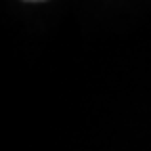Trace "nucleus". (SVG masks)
<instances>
[{
  "label": "nucleus",
  "instance_id": "f257e3e1",
  "mask_svg": "<svg viewBox=\"0 0 151 151\" xmlns=\"http://www.w3.org/2000/svg\"><path fill=\"white\" fill-rule=\"evenodd\" d=\"M29 2H40V0H29Z\"/></svg>",
  "mask_w": 151,
  "mask_h": 151
}]
</instances>
